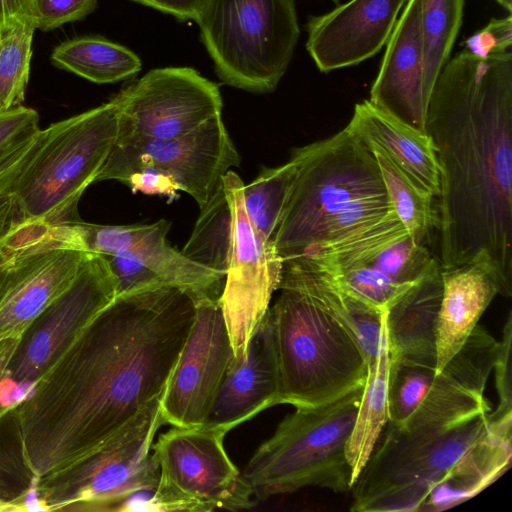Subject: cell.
Returning a JSON list of instances; mask_svg holds the SVG:
<instances>
[{
    "mask_svg": "<svg viewBox=\"0 0 512 512\" xmlns=\"http://www.w3.org/2000/svg\"><path fill=\"white\" fill-rule=\"evenodd\" d=\"M194 315L175 287L117 295L11 409L32 477L78 464L160 398Z\"/></svg>",
    "mask_w": 512,
    "mask_h": 512,
    "instance_id": "cell-1",
    "label": "cell"
},
{
    "mask_svg": "<svg viewBox=\"0 0 512 512\" xmlns=\"http://www.w3.org/2000/svg\"><path fill=\"white\" fill-rule=\"evenodd\" d=\"M440 168L441 269L473 261L512 295V52L462 49L440 71L426 116Z\"/></svg>",
    "mask_w": 512,
    "mask_h": 512,
    "instance_id": "cell-2",
    "label": "cell"
},
{
    "mask_svg": "<svg viewBox=\"0 0 512 512\" xmlns=\"http://www.w3.org/2000/svg\"><path fill=\"white\" fill-rule=\"evenodd\" d=\"M269 307L280 372V404L312 408L365 385V357L346 322L300 282L281 276Z\"/></svg>",
    "mask_w": 512,
    "mask_h": 512,
    "instance_id": "cell-3",
    "label": "cell"
},
{
    "mask_svg": "<svg viewBox=\"0 0 512 512\" xmlns=\"http://www.w3.org/2000/svg\"><path fill=\"white\" fill-rule=\"evenodd\" d=\"M121 109L108 102L40 129L35 148L10 193L17 222L57 225L78 221V203L110 155Z\"/></svg>",
    "mask_w": 512,
    "mask_h": 512,
    "instance_id": "cell-4",
    "label": "cell"
},
{
    "mask_svg": "<svg viewBox=\"0 0 512 512\" xmlns=\"http://www.w3.org/2000/svg\"><path fill=\"white\" fill-rule=\"evenodd\" d=\"M363 388L287 415L241 472L252 495L265 500L308 486L350 491L353 481L346 446Z\"/></svg>",
    "mask_w": 512,
    "mask_h": 512,
    "instance_id": "cell-5",
    "label": "cell"
},
{
    "mask_svg": "<svg viewBox=\"0 0 512 512\" xmlns=\"http://www.w3.org/2000/svg\"><path fill=\"white\" fill-rule=\"evenodd\" d=\"M489 412L407 431L387 422L351 490L354 512L420 511L426 498L489 432Z\"/></svg>",
    "mask_w": 512,
    "mask_h": 512,
    "instance_id": "cell-6",
    "label": "cell"
},
{
    "mask_svg": "<svg viewBox=\"0 0 512 512\" xmlns=\"http://www.w3.org/2000/svg\"><path fill=\"white\" fill-rule=\"evenodd\" d=\"M196 22L221 82L257 94L277 88L300 35L294 0H203Z\"/></svg>",
    "mask_w": 512,
    "mask_h": 512,
    "instance_id": "cell-7",
    "label": "cell"
},
{
    "mask_svg": "<svg viewBox=\"0 0 512 512\" xmlns=\"http://www.w3.org/2000/svg\"><path fill=\"white\" fill-rule=\"evenodd\" d=\"M160 399L78 464L39 480L38 496L47 510H151L159 478L152 445L165 423Z\"/></svg>",
    "mask_w": 512,
    "mask_h": 512,
    "instance_id": "cell-8",
    "label": "cell"
},
{
    "mask_svg": "<svg viewBox=\"0 0 512 512\" xmlns=\"http://www.w3.org/2000/svg\"><path fill=\"white\" fill-rule=\"evenodd\" d=\"M294 150L299 170L274 237L283 260L311 246L322 226L350 203L387 193L373 152L348 125Z\"/></svg>",
    "mask_w": 512,
    "mask_h": 512,
    "instance_id": "cell-9",
    "label": "cell"
},
{
    "mask_svg": "<svg viewBox=\"0 0 512 512\" xmlns=\"http://www.w3.org/2000/svg\"><path fill=\"white\" fill-rule=\"evenodd\" d=\"M499 345L478 324L438 373L431 368L390 362L388 421L413 431L446 427L492 411L484 390Z\"/></svg>",
    "mask_w": 512,
    "mask_h": 512,
    "instance_id": "cell-10",
    "label": "cell"
},
{
    "mask_svg": "<svg viewBox=\"0 0 512 512\" xmlns=\"http://www.w3.org/2000/svg\"><path fill=\"white\" fill-rule=\"evenodd\" d=\"M226 433L205 425L173 426L152 445L159 478L153 510L248 509L252 492L224 448Z\"/></svg>",
    "mask_w": 512,
    "mask_h": 512,
    "instance_id": "cell-11",
    "label": "cell"
},
{
    "mask_svg": "<svg viewBox=\"0 0 512 512\" xmlns=\"http://www.w3.org/2000/svg\"><path fill=\"white\" fill-rule=\"evenodd\" d=\"M223 186L232 213V251L220 302L237 358L245 353L252 333L269 310L281 281L283 259L274 241L262 237L251 224L239 175L229 170Z\"/></svg>",
    "mask_w": 512,
    "mask_h": 512,
    "instance_id": "cell-12",
    "label": "cell"
},
{
    "mask_svg": "<svg viewBox=\"0 0 512 512\" xmlns=\"http://www.w3.org/2000/svg\"><path fill=\"white\" fill-rule=\"evenodd\" d=\"M239 164L240 155L218 116L168 140L120 132L100 172L129 165L150 166L202 209L223 187L224 175Z\"/></svg>",
    "mask_w": 512,
    "mask_h": 512,
    "instance_id": "cell-13",
    "label": "cell"
},
{
    "mask_svg": "<svg viewBox=\"0 0 512 512\" xmlns=\"http://www.w3.org/2000/svg\"><path fill=\"white\" fill-rule=\"evenodd\" d=\"M116 296V281L103 255L87 253L70 287L23 334L5 377L33 385Z\"/></svg>",
    "mask_w": 512,
    "mask_h": 512,
    "instance_id": "cell-14",
    "label": "cell"
},
{
    "mask_svg": "<svg viewBox=\"0 0 512 512\" xmlns=\"http://www.w3.org/2000/svg\"><path fill=\"white\" fill-rule=\"evenodd\" d=\"M170 226L171 222L165 219L133 225H99L78 220L47 225L45 239L58 247L139 261L167 286L184 291L194 300L220 297L226 276L189 260L173 248L166 238Z\"/></svg>",
    "mask_w": 512,
    "mask_h": 512,
    "instance_id": "cell-15",
    "label": "cell"
},
{
    "mask_svg": "<svg viewBox=\"0 0 512 512\" xmlns=\"http://www.w3.org/2000/svg\"><path fill=\"white\" fill-rule=\"evenodd\" d=\"M114 97L120 132L156 140L188 134L223 107L219 86L190 67L152 69Z\"/></svg>",
    "mask_w": 512,
    "mask_h": 512,
    "instance_id": "cell-16",
    "label": "cell"
},
{
    "mask_svg": "<svg viewBox=\"0 0 512 512\" xmlns=\"http://www.w3.org/2000/svg\"><path fill=\"white\" fill-rule=\"evenodd\" d=\"M195 301L194 320L160 399L165 423L202 426L234 358L220 297Z\"/></svg>",
    "mask_w": 512,
    "mask_h": 512,
    "instance_id": "cell-17",
    "label": "cell"
},
{
    "mask_svg": "<svg viewBox=\"0 0 512 512\" xmlns=\"http://www.w3.org/2000/svg\"><path fill=\"white\" fill-rule=\"evenodd\" d=\"M21 246L0 280V341L19 339L40 313L74 281L88 252L32 245L20 230Z\"/></svg>",
    "mask_w": 512,
    "mask_h": 512,
    "instance_id": "cell-18",
    "label": "cell"
},
{
    "mask_svg": "<svg viewBox=\"0 0 512 512\" xmlns=\"http://www.w3.org/2000/svg\"><path fill=\"white\" fill-rule=\"evenodd\" d=\"M407 0H350L307 22L306 48L324 73L355 66L386 45Z\"/></svg>",
    "mask_w": 512,
    "mask_h": 512,
    "instance_id": "cell-19",
    "label": "cell"
},
{
    "mask_svg": "<svg viewBox=\"0 0 512 512\" xmlns=\"http://www.w3.org/2000/svg\"><path fill=\"white\" fill-rule=\"evenodd\" d=\"M280 404V372L274 325L268 310L245 353L233 358L203 425L225 433Z\"/></svg>",
    "mask_w": 512,
    "mask_h": 512,
    "instance_id": "cell-20",
    "label": "cell"
},
{
    "mask_svg": "<svg viewBox=\"0 0 512 512\" xmlns=\"http://www.w3.org/2000/svg\"><path fill=\"white\" fill-rule=\"evenodd\" d=\"M368 101L426 133L429 100L423 81L421 0H407L403 7L386 43Z\"/></svg>",
    "mask_w": 512,
    "mask_h": 512,
    "instance_id": "cell-21",
    "label": "cell"
},
{
    "mask_svg": "<svg viewBox=\"0 0 512 512\" xmlns=\"http://www.w3.org/2000/svg\"><path fill=\"white\" fill-rule=\"evenodd\" d=\"M443 293L437 262L385 311L390 362L434 369L437 321Z\"/></svg>",
    "mask_w": 512,
    "mask_h": 512,
    "instance_id": "cell-22",
    "label": "cell"
},
{
    "mask_svg": "<svg viewBox=\"0 0 512 512\" xmlns=\"http://www.w3.org/2000/svg\"><path fill=\"white\" fill-rule=\"evenodd\" d=\"M443 293L437 321V363L440 372L462 347L493 298L499 286L491 267L473 261L441 269Z\"/></svg>",
    "mask_w": 512,
    "mask_h": 512,
    "instance_id": "cell-23",
    "label": "cell"
},
{
    "mask_svg": "<svg viewBox=\"0 0 512 512\" xmlns=\"http://www.w3.org/2000/svg\"><path fill=\"white\" fill-rule=\"evenodd\" d=\"M351 130L367 143L383 149L410 181L422 192L440 193V168L431 137L388 114L368 100L357 103Z\"/></svg>",
    "mask_w": 512,
    "mask_h": 512,
    "instance_id": "cell-24",
    "label": "cell"
},
{
    "mask_svg": "<svg viewBox=\"0 0 512 512\" xmlns=\"http://www.w3.org/2000/svg\"><path fill=\"white\" fill-rule=\"evenodd\" d=\"M489 432L433 488L420 511H443L476 496L510 467L512 423L491 419Z\"/></svg>",
    "mask_w": 512,
    "mask_h": 512,
    "instance_id": "cell-25",
    "label": "cell"
},
{
    "mask_svg": "<svg viewBox=\"0 0 512 512\" xmlns=\"http://www.w3.org/2000/svg\"><path fill=\"white\" fill-rule=\"evenodd\" d=\"M367 368V378L357 416L346 446V457L351 468L353 484L369 459L389 420L390 356L385 316L377 359L369 364Z\"/></svg>",
    "mask_w": 512,
    "mask_h": 512,
    "instance_id": "cell-26",
    "label": "cell"
},
{
    "mask_svg": "<svg viewBox=\"0 0 512 512\" xmlns=\"http://www.w3.org/2000/svg\"><path fill=\"white\" fill-rule=\"evenodd\" d=\"M52 64L97 84L130 79L142 68L139 56L127 47L101 36H81L57 45Z\"/></svg>",
    "mask_w": 512,
    "mask_h": 512,
    "instance_id": "cell-27",
    "label": "cell"
},
{
    "mask_svg": "<svg viewBox=\"0 0 512 512\" xmlns=\"http://www.w3.org/2000/svg\"><path fill=\"white\" fill-rule=\"evenodd\" d=\"M299 156L295 150L285 164L263 168L249 184L243 186V204L256 231L265 239L274 241L289 202L299 170Z\"/></svg>",
    "mask_w": 512,
    "mask_h": 512,
    "instance_id": "cell-28",
    "label": "cell"
},
{
    "mask_svg": "<svg viewBox=\"0 0 512 512\" xmlns=\"http://www.w3.org/2000/svg\"><path fill=\"white\" fill-rule=\"evenodd\" d=\"M366 144L376 158L393 211L408 234L426 245L437 224L434 197L419 190L383 149Z\"/></svg>",
    "mask_w": 512,
    "mask_h": 512,
    "instance_id": "cell-29",
    "label": "cell"
},
{
    "mask_svg": "<svg viewBox=\"0 0 512 512\" xmlns=\"http://www.w3.org/2000/svg\"><path fill=\"white\" fill-rule=\"evenodd\" d=\"M232 251V213L220 188L200 209L192 234L182 254L189 260L226 276Z\"/></svg>",
    "mask_w": 512,
    "mask_h": 512,
    "instance_id": "cell-30",
    "label": "cell"
},
{
    "mask_svg": "<svg viewBox=\"0 0 512 512\" xmlns=\"http://www.w3.org/2000/svg\"><path fill=\"white\" fill-rule=\"evenodd\" d=\"M465 0H421L423 81L428 100L462 25Z\"/></svg>",
    "mask_w": 512,
    "mask_h": 512,
    "instance_id": "cell-31",
    "label": "cell"
},
{
    "mask_svg": "<svg viewBox=\"0 0 512 512\" xmlns=\"http://www.w3.org/2000/svg\"><path fill=\"white\" fill-rule=\"evenodd\" d=\"M35 30L28 17L0 24V110L19 106L25 99Z\"/></svg>",
    "mask_w": 512,
    "mask_h": 512,
    "instance_id": "cell-32",
    "label": "cell"
},
{
    "mask_svg": "<svg viewBox=\"0 0 512 512\" xmlns=\"http://www.w3.org/2000/svg\"><path fill=\"white\" fill-rule=\"evenodd\" d=\"M437 262L427 246L417 243L407 232L354 265L373 268L394 283L412 285Z\"/></svg>",
    "mask_w": 512,
    "mask_h": 512,
    "instance_id": "cell-33",
    "label": "cell"
},
{
    "mask_svg": "<svg viewBox=\"0 0 512 512\" xmlns=\"http://www.w3.org/2000/svg\"><path fill=\"white\" fill-rule=\"evenodd\" d=\"M326 275L332 278L342 289L381 310H386L413 285L394 283L383 273L362 264Z\"/></svg>",
    "mask_w": 512,
    "mask_h": 512,
    "instance_id": "cell-34",
    "label": "cell"
},
{
    "mask_svg": "<svg viewBox=\"0 0 512 512\" xmlns=\"http://www.w3.org/2000/svg\"><path fill=\"white\" fill-rule=\"evenodd\" d=\"M98 0H32L28 12L36 30L52 31L83 20L97 8Z\"/></svg>",
    "mask_w": 512,
    "mask_h": 512,
    "instance_id": "cell-35",
    "label": "cell"
},
{
    "mask_svg": "<svg viewBox=\"0 0 512 512\" xmlns=\"http://www.w3.org/2000/svg\"><path fill=\"white\" fill-rule=\"evenodd\" d=\"M511 340L512 313L510 311L503 328L502 338L499 341V350L493 366L499 404L494 412L491 411L489 413V417L496 422L512 421Z\"/></svg>",
    "mask_w": 512,
    "mask_h": 512,
    "instance_id": "cell-36",
    "label": "cell"
},
{
    "mask_svg": "<svg viewBox=\"0 0 512 512\" xmlns=\"http://www.w3.org/2000/svg\"><path fill=\"white\" fill-rule=\"evenodd\" d=\"M116 281L117 295L167 286L153 270L120 255H103Z\"/></svg>",
    "mask_w": 512,
    "mask_h": 512,
    "instance_id": "cell-37",
    "label": "cell"
},
{
    "mask_svg": "<svg viewBox=\"0 0 512 512\" xmlns=\"http://www.w3.org/2000/svg\"><path fill=\"white\" fill-rule=\"evenodd\" d=\"M462 45L463 49L479 56L502 54L510 51L512 45V16L491 19L481 30L468 37Z\"/></svg>",
    "mask_w": 512,
    "mask_h": 512,
    "instance_id": "cell-38",
    "label": "cell"
},
{
    "mask_svg": "<svg viewBox=\"0 0 512 512\" xmlns=\"http://www.w3.org/2000/svg\"><path fill=\"white\" fill-rule=\"evenodd\" d=\"M40 129L39 115L32 108L19 105L0 110V151Z\"/></svg>",
    "mask_w": 512,
    "mask_h": 512,
    "instance_id": "cell-39",
    "label": "cell"
},
{
    "mask_svg": "<svg viewBox=\"0 0 512 512\" xmlns=\"http://www.w3.org/2000/svg\"><path fill=\"white\" fill-rule=\"evenodd\" d=\"M39 131L0 151V197L10 193L16 177L35 148Z\"/></svg>",
    "mask_w": 512,
    "mask_h": 512,
    "instance_id": "cell-40",
    "label": "cell"
},
{
    "mask_svg": "<svg viewBox=\"0 0 512 512\" xmlns=\"http://www.w3.org/2000/svg\"><path fill=\"white\" fill-rule=\"evenodd\" d=\"M144 6L169 14L180 21H196L203 0H132Z\"/></svg>",
    "mask_w": 512,
    "mask_h": 512,
    "instance_id": "cell-41",
    "label": "cell"
},
{
    "mask_svg": "<svg viewBox=\"0 0 512 512\" xmlns=\"http://www.w3.org/2000/svg\"><path fill=\"white\" fill-rule=\"evenodd\" d=\"M17 223L15 200L11 193L0 197V241Z\"/></svg>",
    "mask_w": 512,
    "mask_h": 512,
    "instance_id": "cell-42",
    "label": "cell"
},
{
    "mask_svg": "<svg viewBox=\"0 0 512 512\" xmlns=\"http://www.w3.org/2000/svg\"><path fill=\"white\" fill-rule=\"evenodd\" d=\"M20 247V239L14 227L0 241V280Z\"/></svg>",
    "mask_w": 512,
    "mask_h": 512,
    "instance_id": "cell-43",
    "label": "cell"
},
{
    "mask_svg": "<svg viewBox=\"0 0 512 512\" xmlns=\"http://www.w3.org/2000/svg\"><path fill=\"white\" fill-rule=\"evenodd\" d=\"M32 0H0V24L18 17H28Z\"/></svg>",
    "mask_w": 512,
    "mask_h": 512,
    "instance_id": "cell-44",
    "label": "cell"
},
{
    "mask_svg": "<svg viewBox=\"0 0 512 512\" xmlns=\"http://www.w3.org/2000/svg\"><path fill=\"white\" fill-rule=\"evenodd\" d=\"M20 341L21 338L0 341V380L6 375L8 366L16 353Z\"/></svg>",
    "mask_w": 512,
    "mask_h": 512,
    "instance_id": "cell-45",
    "label": "cell"
},
{
    "mask_svg": "<svg viewBox=\"0 0 512 512\" xmlns=\"http://www.w3.org/2000/svg\"><path fill=\"white\" fill-rule=\"evenodd\" d=\"M509 13L512 11V0H496Z\"/></svg>",
    "mask_w": 512,
    "mask_h": 512,
    "instance_id": "cell-46",
    "label": "cell"
},
{
    "mask_svg": "<svg viewBox=\"0 0 512 512\" xmlns=\"http://www.w3.org/2000/svg\"><path fill=\"white\" fill-rule=\"evenodd\" d=\"M332 1H334V2H338V0H332Z\"/></svg>",
    "mask_w": 512,
    "mask_h": 512,
    "instance_id": "cell-47",
    "label": "cell"
}]
</instances>
